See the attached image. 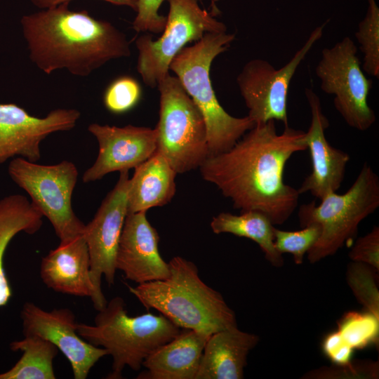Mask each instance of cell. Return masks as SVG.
I'll use <instances>...</instances> for the list:
<instances>
[{"label":"cell","mask_w":379,"mask_h":379,"mask_svg":"<svg viewBox=\"0 0 379 379\" xmlns=\"http://www.w3.org/2000/svg\"><path fill=\"white\" fill-rule=\"evenodd\" d=\"M304 133L288 126L279 134L274 120L255 124L230 149L208 157L199 167L201 176L234 208L260 211L273 225H282L300 195L284 182V168L293 154L307 150Z\"/></svg>","instance_id":"1"},{"label":"cell","mask_w":379,"mask_h":379,"mask_svg":"<svg viewBox=\"0 0 379 379\" xmlns=\"http://www.w3.org/2000/svg\"><path fill=\"white\" fill-rule=\"evenodd\" d=\"M69 2L25 15L20 20L30 60L50 74L65 69L88 77L111 60L128 57L130 44L109 22L86 11H72Z\"/></svg>","instance_id":"2"},{"label":"cell","mask_w":379,"mask_h":379,"mask_svg":"<svg viewBox=\"0 0 379 379\" xmlns=\"http://www.w3.org/2000/svg\"><path fill=\"white\" fill-rule=\"evenodd\" d=\"M168 265L169 275L164 279L127 285L147 310H157L180 328L209 335L237 326L234 312L218 291L201 280L194 262L175 256Z\"/></svg>","instance_id":"3"},{"label":"cell","mask_w":379,"mask_h":379,"mask_svg":"<svg viewBox=\"0 0 379 379\" xmlns=\"http://www.w3.org/2000/svg\"><path fill=\"white\" fill-rule=\"evenodd\" d=\"M234 39V34L207 32L194 45L185 47L169 67L204 119L210 156L230 149L255 125L248 116L235 117L225 110L210 79L213 60L226 51Z\"/></svg>","instance_id":"4"},{"label":"cell","mask_w":379,"mask_h":379,"mask_svg":"<svg viewBox=\"0 0 379 379\" xmlns=\"http://www.w3.org/2000/svg\"><path fill=\"white\" fill-rule=\"evenodd\" d=\"M77 333L91 344L105 348L112 357L106 378H122L126 366L140 371L157 347L175 338L181 328L163 314L130 317L124 299L115 296L98 311L94 324H77Z\"/></svg>","instance_id":"5"},{"label":"cell","mask_w":379,"mask_h":379,"mask_svg":"<svg viewBox=\"0 0 379 379\" xmlns=\"http://www.w3.org/2000/svg\"><path fill=\"white\" fill-rule=\"evenodd\" d=\"M379 206V178L364 162L355 181L342 194L332 192L321 199L302 204L298 215L301 227L317 224L321 234L308 251L312 264L334 255L355 237L360 222Z\"/></svg>","instance_id":"6"},{"label":"cell","mask_w":379,"mask_h":379,"mask_svg":"<svg viewBox=\"0 0 379 379\" xmlns=\"http://www.w3.org/2000/svg\"><path fill=\"white\" fill-rule=\"evenodd\" d=\"M157 151L178 173L199 168L210 156L204 119L178 79L168 74L157 86Z\"/></svg>","instance_id":"7"},{"label":"cell","mask_w":379,"mask_h":379,"mask_svg":"<svg viewBox=\"0 0 379 379\" xmlns=\"http://www.w3.org/2000/svg\"><path fill=\"white\" fill-rule=\"evenodd\" d=\"M8 173L48 219L60 242L84 234L86 225L76 215L72 205L79 175L73 162L63 160L54 165H42L18 157L9 163Z\"/></svg>","instance_id":"8"},{"label":"cell","mask_w":379,"mask_h":379,"mask_svg":"<svg viewBox=\"0 0 379 379\" xmlns=\"http://www.w3.org/2000/svg\"><path fill=\"white\" fill-rule=\"evenodd\" d=\"M169 12L161 36L154 41L145 34L135 43L138 51L137 71L143 82L151 88L169 74L173 58L192 41H197L207 32H227L226 25L215 18L211 11L203 9L199 0H168Z\"/></svg>","instance_id":"9"},{"label":"cell","mask_w":379,"mask_h":379,"mask_svg":"<svg viewBox=\"0 0 379 379\" xmlns=\"http://www.w3.org/2000/svg\"><path fill=\"white\" fill-rule=\"evenodd\" d=\"M357 51L354 41L345 36L322 50L315 73L321 89L334 96V107L345 123L364 131L373 125L376 116L368 103L373 82L365 75Z\"/></svg>","instance_id":"10"},{"label":"cell","mask_w":379,"mask_h":379,"mask_svg":"<svg viewBox=\"0 0 379 379\" xmlns=\"http://www.w3.org/2000/svg\"><path fill=\"white\" fill-rule=\"evenodd\" d=\"M328 22V21H327ZM327 22L317 26L290 60L279 69L267 60L248 61L238 74L237 83L249 117L255 124L270 120L288 126L287 104L290 84L298 67L313 46L322 37Z\"/></svg>","instance_id":"11"},{"label":"cell","mask_w":379,"mask_h":379,"mask_svg":"<svg viewBox=\"0 0 379 379\" xmlns=\"http://www.w3.org/2000/svg\"><path fill=\"white\" fill-rule=\"evenodd\" d=\"M128 171L120 172L114 188L107 194L93 218L85 226L84 236L90 257V273L94 295L91 299L97 311L107 301L101 288L103 276L114 284L116 255L124 222L128 214Z\"/></svg>","instance_id":"12"},{"label":"cell","mask_w":379,"mask_h":379,"mask_svg":"<svg viewBox=\"0 0 379 379\" xmlns=\"http://www.w3.org/2000/svg\"><path fill=\"white\" fill-rule=\"evenodd\" d=\"M24 335H37L53 343L69 361L74 378L86 379L91 368L107 351L84 340L77 333V322L69 308L46 311L32 302L20 312Z\"/></svg>","instance_id":"13"},{"label":"cell","mask_w":379,"mask_h":379,"mask_svg":"<svg viewBox=\"0 0 379 379\" xmlns=\"http://www.w3.org/2000/svg\"><path fill=\"white\" fill-rule=\"evenodd\" d=\"M80 117L76 109L58 108L38 117L15 103L0 104V164L18 157L38 161L41 142L53 133L72 130Z\"/></svg>","instance_id":"14"},{"label":"cell","mask_w":379,"mask_h":379,"mask_svg":"<svg viewBox=\"0 0 379 379\" xmlns=\"http://www.w3.org/2000/svg\"><path fill=\"white\" fill-rule=\"evenodd\" d=\"M88 131L98 141V154L94 164L83 175L84 183L100 180L114 171L135 168L157 151L155 128L93 123Z\"/></svg>","instance_id":"15"},{"label":"cell","mask_w":379,"mask_h":379,"mask_svg":"<svg viewBox=\"0 0 379 379\" xmlns=\"http://www.w3.org/2000/svg\"><path fill=\"white\" fill-rule=\"evenodd\" d=\"M305 94L311 111V123L302 140L310 153L312 171L298 191L300 194L310 192L321 199L340 187L350 157L328 142L325 131L329 121L323 113L319 97L309 88H305Z\"/></svg>","instance_id":"16"},{"label":"cell","mask_w":379,"mask_h":379,"mask_svg":"<svg viewBox=\"0 0 379 379\" xmlns=\"http://www.w3.org/2000/svg\"><path fill=\"white\" fill-rule=\"evenodd\" d=\"M159 234L146 212L128 213L116 255L117 270L138 284L166 278L169 265L159 253Z\"/></svg>","instance_id":"17"},{"label":"cell","mask_w":379,"mask_h":379,"mask_svg":"<svg viewBox=\"0 0 379 379\" xmlns=\"http://www.w3.org/2000/svg\"><path fill=\"white\" fill-rule=\"evenodd\" d=\"M40 277L55 292L78 297L94 295L90 273V257L84 234L60 242L42 258Z\"/></svg>","instance_id":"18"},{"label":"cell","mask_w":379,"mask_h":379,"mask_svg":"<svg viewBox=\"0 0 379 379\" xmlns=\"http://www.w3.org/2000/svg\"><path fill=\"white\" fill-rule=\"evenodd\" d=\"M209 335L181 328L172 340L154 350L143 361L139 379H195Z\"/></svg>","instance_id":"19"},{"label":"cell","mask_w":379,"mask_h":379,"mask_svg":"<svg viewBox=\"0 0 379 379\" xmlns=\"http://www.w3.org/2000/svg\"><path fill=\"white\" fill-rule=\"evenodd\" d=\"M259 336L237 326L211 334L205 345L195 379H242L247 357Z\"/></svg>","instance_id":"20"},{"label":"cell","mask_w":379,"mask_h":379,"mask_svg":"<svg viewBox=\"0 0 379 379\" xmlns=\"http://www.w3.org/2000/svg\"><path fill=\"white\" fill-rule=\"evenodd\" d=\"M177 173L159 152L135 168L129 180L128 213L147 212L163 206L173 198Z\"/></svg>","instance_id":"21"},{"label":"cell","mask_w":379,"mask_h":379,"mask_svg":"<svg viewBox=\"0 0 379 379\" xmlns=\"http://www.w3.org/2000/svg\"><path fill=\"white\" fill-rule=\"evenodd\" d=\"M39 210L21 194H11L0 199V307L12 297V289L4 267L6 251L19 233L33 234L42 226Z\"/></svg>","instance_id":"22"},{"label":"cell","mask_w":379,"mask_h":379,"mask_svg":"<svg viewBox=\"0 0 379 379\" xmlns=\"http://www.w3.org/2000/svg\"><path fill=\"white\" fill-rule=\"evenodd\" d=\"M210 226L217 234L229 233L253 240L272 265L283 266L282 254L274 246V225L265 213L254 210L241 212L240 215L222 212L213 218Z\"/></svg>","instance_id":"23"},{"label":"cell","mask_w":379,"mask_h":379,"mask_svg":"<svg viewBox=\"0 0 379 379\" xmlns=\"http://www.w3.org/2000/svg\"><path fill=\"white\" fill-rule=\"evenodd\" d=\"M13 352L21 351L19 360L9 370L0 373V379H55L53 360L58 349L37 335H24L10 343Z\"/></svg>","instance_id":"24"},{"label":"cell","mask_w":379,"mask_h":379,"mask_svg":"<svg viewBox=\"0 0 379 379\" xmlns=\"http://www.w3.org/2000/svg\"><path fill=\"white\" fill-rule=\"evenodd\" d=\"M367 2L366 13L358 25L355 38L363 54V71L378 79L379 7L375 0H367Z\"/></svg>","instance_id":"25"},{"label":"cell","mask_w":379,"mask_h":379,"mask_svg":"<svg viewBox=\"0 0 379 379\" xmlns=\"http://www.w3.org/2000/svg\"><path fill=\"white\" fill-rule=\"evenodd\" d=\"M378 272L368 264L352 261L347 265L346 279L358 302L366 311L379 318Z\"/></svg>","instance_id":"26"},{"label":"cell","mask_w":379,"mask_h":379,"mask_svg":"<svg viewBox=\"0 0 379 379\" xmlns=\"http://www.w3.org/2000/svg\"><path fill=\"white\" fill-rule=\"evenodd\" d=\"M337 324V331L354 350L364 349L378 343L379 318L367 311L347 312Z\"/></svg>","instance_id":"27"},{"label":"cell","mask_w":379,"mask_h":379,"mask_svg":"<svg viewBox=\"0 0 379 379\" xmlns=\"http://www.w3.org/2000/svg\"><path fill=\"white\" fill-rule=\"evenodd\" d=\"M298 231H284L274 227V242L281 254L293 255L296 265H301L305 253L315 244L321 234V227L311 224Z\"/></svg>","instance_id":"28"},{"label":"cell","mask_w":379,"mask_h":379,"mask_svg":"<svg viewBox=\"0 0 379 379\" xmlns=\"http://www.w3.org/2000/svg\"><path fill=\"white\" fill-rule=\"evenodd\" d=\"M141 95V87L138 81L129 76H122L107 87L103 103L111 113L121 114L133 109L139 102Z\"/></svg>","instance_id":"29"},{"label":"cell","mask_w":379,"mask_h":379,"mask_svg":"<svg viewBox=\"0 0 379 379\" xmlns=\"http://www.w3.org/2000/svg\"><path fill=\"white\" fill-rule=\"evenodd\" d=\"M164 1L137 0V14L132 23L133 29L137 32H162L167 18L160 15L159 10Z\"/></svg>","instance_id":"30"},{"label":"cell","mask_w":379,"mask_h":379,"mask_svg":"<svg viewBox=\"0 0 379 379\" xmlns=\"http://www.w3.org/2000/svg\"><path fill=\"white\" fill-rule=\"evenodd\" d=\"M352 261L368 264L379 270V227L374 226L366 235L357 239L350 251Z\"/></svg>","instance_id":"31"},{"label":"cell","mask_w":379,"mask_h":379,"mask_svg":"<svg viewBox=\"0 0 379 379\" xmlns=\"http://www.w3.org/2000/svg\"><path fill=\"white\" fill-rule=\"evenodd\" d=\"M338 368H324L319 371H311L308 373L305 378H337L339 376H362L363 378H375L378 375V363H359L352 364V362L346 366H338Z\"/></svg>","instance_id":"32"},{"label":"cell","mask_w":379,"mask_h":379,"mask_svg":"<svg viewBox=\"0 0 379 379\" xmlns=\"http://www.w3.org/2000/svg\"><path fill=\"white\" fill-rule=\"evenodd\" d=\"M324 354L336 366L350 364L354 349L343 338L338 331L328 333L322 342Z\"/></svg>","instance_id":"33"},{"label":"cell","mask_w":379,"mask_h":379,"mask_svg":"<svg viewBox=\"0 0 379 379\" xmlns=\"http://www.w3.org/2000/svg\"><path fill=\"white\" fill-rule=\"evenodd\" d=\"M31 3L40 9H46L56 6L72 0H29ZM117 6H128L136 11L137 0H102Z\"/></svg>","instance_id":"34"},{"label":"cell","mask_w":379,"mask_h":379,"mask_svg":"<svg viewBox=\"0 0 379 379\" xmlns=\"http://www.w3.org/2000/svg\"><path fill=\"white\" fill-rule=\"evenodd\" d=\"M211 1H212V3H211L212 11H211V12L213 13L215 15H218L220 11H219L215 3L214 2V1L211 0Z\"/></svg>","instance_id":"35"}]
</instances>
